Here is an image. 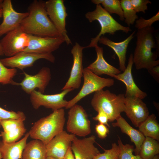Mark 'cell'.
Returning a JSON list of instances; mask_svg holds the SVG:
<instances>
[{"label": "cell", "instance_id": "14", "mask_svg": "<svg viewBox=\"0 0 159 159\" xmlns=\"http://www.w3.org/2000/svg\"><path fill=\"white\" fill-rule=\"evenodd\" d=\"M83 47L76 42L71 50L73 58V63L70 76L67 82L61 89H79L80 86L81 79L83 76L82 65Z\"/></svg>", "mask_w": 159, "mask_h": 159}, {"label": "cell", "instance_id": "20", "mask_svg": "<svg viewBox=\"0 0 159 159\" xmlns=\"http://www.w3.org/2000/svg\"><path fill=\"white\" fill-rule=\"evenodd\" d=\"M95 48L97 57L95 60L90 64L87 68L95 74L99 76L105 74L114 77L117 74L121 73L118 69L109 64L103 57V50L102 47L98 45Z\"/></svg>", "mask_w": 159, "mask_h": 159}, {"label": "cell", "instance_id": "21", "mask_svg": "<svg viewBox=\"0 0 159 159\" xmlns=\"http://www.w3.org/2000/svg\"><path fill=\"white\" fill-rule=\"evenodd\" d=\"M135 30L126 39L119 42H115L107 37L101 36L98 42L112 49L118 57L119 68L123 72L126 69V54L128 45L134 37Z\"/></svg>", "mask_w": 159, "mask_h": 159}, {"label": "cell", "instance_id": "37", "mask_svg": "<svg viewBox=\"0 0 159 159\" xmlns=\"http://www.w3.org/2000/svg\"><path fill=\"white\" fill-rule=\"evenodd\" d=\"M95 129L98 137L102 139L105 138L109 132L108 127L102 124L99 123L96 125Z\"/></svg>", "mask_w": 159, "mask_h": 159}, {"label": "cell", "instance_id": "27", "mask_svg": "<svg viewBox=\"0 0 159 159\" xmlns=\"http://www.w3.org/2000/svg\"><path fill=\"white\" fill-rule=\"evenodd\" d=\"M91 1L96 5L101 4L103 8L110 14H116L119 16L120 20H124L120 0H92Z\"/></svg>", "mask_w": 159, "mask_h": 159}, {"label": "cell", "instance_id": "9", "mask_svg": "<svg viewBox=\"0 0 159 159\" xmlns=\"http://www.w3.org/2000/svg\"><path fill=\"white\" fill-rule=\"evenodd\" d=\"M64 2L63 0H49L45 2V6L49 17L68 45L72 43L66 28L68 15Z\"/></svg>", "mask_w": 159, "mask_h": 159}, {"label": "cell", "instance_id": "7", "mask_svg": "<svg viewBox=\"0 0 159 159\" xmlns=\"http://www.w3.org/2000/svg\"><path fill=\"white\" fill-rule=\"evenodd\" d=\"M29 41V34L20 26L6 34L0 41V45L4 55L9 57L23 51Z\"/></svg>", "mask_w": 159, "mask_h": 159}, {"label": "cell", "instance_id": "13", "mask_svg": "<svg viewBox=\"0 0 159 159\" xmlns=\"http://www.w3.org/2000/svg\"><path fill=\"white\" fill-rule=\"evenodd\" d=\"M3 20L0 24V37L20 26L28 15L27 12H18L14 9L11 0H3L1 6Z\"/></svg>", "mask_w": 159, "mask_h": 159}, {"label": "cell", "instance_id": "41", "mask_svg": "<svg viewBox=\"0 0 159 159\" xmlns=\"http://www.w3.org/2000/svg\"><path fill=\"white\" fill-rule=\"evenodd\" d=\"M2 17V10L1 8L0 7V18ZM4 55L3 51L0 45V56Z\"/></svg>", "mask_w": 159, "mask_h": 159}, {"label": "cell", "instance_id": "39", "mask_svg": "<svg viewBox=\"0 0 159 159\" xmlns=\"http://www.w3.org/2000/svg\"><path fill=\"white\" fill-rule=\"evenodd\" d=\"M148 72L158 83L159 82V66H156L147 69Z\"/></svg>", "mask_w": 159, "mask_h": 159}, {"label": "cell", "instance_id": "34", "mask_svg": "<svg viewBox=\"0 0 159 159\" xmlns=\"http://www.w3.org/2000/svg\"><path fill=\"white\" fill-rule=\"evenodd\" d=\"M26 118L24 113L22 111L16 112L8 111L0 107V128L1 121L10 119H22L25 120Z\"/></svg>", "mask_w": 159, "mask_h": 159}, {"label": "cell", "instance_id": "24", "mask_svg": "<svg viewBox=\"0 0 159 159\" xmlns=\"http://www.w3.org/2000/svg\"><path fill=\"white\" fill-rule=\"evenodd\" d=\"M47 157L45 145L36 139L26 143L22 155V159H46Z\"/></svg>", "mask_w": 159, "mask_h": 159}, {"label": "cell", "instance_id": "42", "mask_svg": "<svg viewBox=\"0 0 159 159\" xmlns=\"http://www.w3.org/2000/svg\"><path fill=\"white\" fill-rule=\"evenodd\" d=\"M152 159H159V154L155 156Z\"/></svg>", "mask_w": 159, "mask_h": 159}, {"label": "cell", "instance_id": "3", "mask_svg": "<svg viewBox=\"0 0 159 159\" xmlns=\"http://www.w3.org/2000/svg\"><path fill=\"white\" fill-rule=\"evenodd\" d=\"M125 98L124 94L117 95L108 90L102 89L95 92L91 104L96 111L102 110L107 115L109 121L113 122L124 112Z\"/></svg>", "mask_w": 159, "mask_h": 159}, {"label": "cell", "instance_id": "44", "mask_svg": "<svg viewBox=\"0 0 159 159\" xmlns=\"http://www.w3.org/2000/svg\"><path fill=\"white\" fill-rule=\"evenodd\" d=\"M3 1V0H0V7H1V6Z\"/></svg>", "mask_w": 159, "mask_h": 159}, {"label": "cell", "instance_id": "43", "mask_svg": "<svg viewBox=\"0 0 159 159\" xmlns=\"http://www.w3.org/2000/svg\"><path fill=\"white\" fill-rule=\"evenodd\" d=\"M46 159H59L51 157H47Z\"/></svg>", "mask_w": 159, "mask_h": 159}, {"label": "cell", "instance_id": "17", "mask_svg": "<svg viewBox=\"0 0 159 159\" xmlns=\"http://www.w3.org/2000/svg\"><path fill=\"white\" fill-rule=\"evenodd\" d=\"M76 135L63 130L46 145L47 157L59 159L64 158Z\"/></svg>", "mask_w": 159, "mask_h": 159}, {"label": "cell", "instance_id": "25", "mask_svg": "<svg viewBox=\"0 0 159 159\" xmlns=\"http://www.w3.org/2000/svg\"><path fill=\"white\" fill-rule=\"evenodd\" d=\"M139 130L145 137L159 141V124L155 114L148 116L138 126Z\"/></svg>", "mask_w": 159, "mask_h": 159}, {"label": "cell", "instance_id": "36", "mask_svg": "<svg viewBox=\"0 0 159 159\" xmlns=\"http://www.w3.org/2000/svg\"><path fill=\"white\" fill-rule=\"evenodd\" d=\"M132 6L136 12H142L144 13L148 9L147 4H151V2L149 0H130Z\"/></svg>", "mask_w": 159, "mask_h": 159}, {"label": "cell", "instance_id": "16", "mask_svg": "<svg viewBox=\"0 0 159 159\" xmlns=\"http://www.w3.org/2000/svg\"><path fill=\"white\" fill-rule=\"evenodd\" d=\"M124 112L136 127H138L149 115L146 105L142 99L135 97H125Z\"/></svg>", "mask_w": 159, "mask_h": 159}, {"label": "cell", "instance_id": "33", "mask_svg": "<svg viewBox=\"0 0 159 159\" xmlns=\"http://www.w3.org/2000/svg\"><path fill=\"white\" fill-rule=\"evenodd\" d=\"M24 120L22 119H10L1 121V124L3 131L6 132L24 127Z\"/></svg>", "mask_w": 159, "mask_h": 159}, {"label": "cell", "instance_id": "38", "mask_svg": "<svg viewBox=\"0 0 159 159\" xmlns=\"http://www.w3.org/2000/svg\"><path fill=\"white\" fill-rule=\"evenodd\" d=\"M97 112V115L93 117V120L98 121L100 123L104 124L110 127V126L108 123L109 118L107 115L101 110L98 111Z\"/></svg>", "mask_w": 159, "mask_h": 159}, {"label": "cell", "instance_id": "2", "mask_svg": "<svg viewBox=\"0 0 159 159\" xmlns=\"http://www.w3.org/2000/svg\"><path fill=\"white\" fill-rule=\"evenodd\" d=\"M65 121L63 108L53 110L48 116L34 123L29 133L34 139L42 141L45 145L56 135L63 130Z\"/></svg>", "mask_w": 159, "mask_h": 159}, {"label": "cell", "instance_id": "8", "mask_svg": "<svg viewBox=\"0 0 159 159\" xmlns=\"http://www.w3.org/2000/svg\"><path fill=\"white\" fill-rule=\"evenodd\" d=\"M154 29L151 26L138 29L136 34V45L133 56L136 57L151 58L158 56L153 49H158V44L154 37Z\"/></svg>", "mask_w": 159, "mask_h": 159}, {"label": "cell", "instance_id": "29", "mask_svg": "<svg viewBox=\"0 0 159 159\" xmlns=\"http://www.w3.org/2000/svg\"><path fill=\"white\" fill-rule=\"evenodd\" d=\"M26 129L23 127L17 128L8 132L1 131L0 137L2 141L7 143H13L17 142L23 135Z\"/></svg>", "mask_w": 159, "mask_h": 159}, {"label": "cell", "instance_id": "30", "mask_svg": "<svg viewBox=\"0 0 159 159\" xmlns=\"http://www.w3.org/2000/svg\"><path fill=\"white\" fill-rule=\"evenodd\" d=\"M16 68H9L5 66L0 61V83L2 85H15L16 82L12 79L17 73Z\"/></svg>", "mask_w": 159, "mask_h": 159}, {"label": "cell", "instance_id": "23", "mask_svg": "<svg viewBox=\"0 0 159 159\" xmlns=\"http://www.w3.org/2000/svg\"><path fill=\"white\" fill-rule=\"evenodd\" d=\"M29 136V132L19 141L7 143L0 140V152L3 159H21L24 149Z\"/></svg>", "mask_w": 159, "mask_h": 159}, {"label": "cell", "instance_id": "12", "mask_svg": "<svg viewBox=\"0 0 159 159\" xmlns=\"http://www.w3.org/2000/svg\"><path fill=\"white\" fill-rule=\"evenodd\" d=\"M23 74V80L20 83L16 82L15 85H20L22 90L28 94H30L37 88L38 89V91L44 93L51 78L49 68L43 67L34 75L28 74L24 72Z\"/></svg>", "mask_w": 159, "mask_h": 159}, {"label": "cell", "instance_id": "5", "mask_svg": "<svg viewBox=\"0 0 159 159\" xmlns=\"http://www.w3.org/2000/svg\"><path fill=\"white\" fill-rule=\"evenodd\" d=\"M83 86L79 93L71 100L68 101L65 107L69 109L87 95L100 90L106 87H110L114 83V80L110 78H104L98 76L87 67L84 69Z\"/></svg>", "mask_w": 159, "mask_h": 159}, {"label": "cell", "instance_id": "40", "mask_svg": "<svg viewBox=\"0 0 159 159\" xmlns=\"http://www.w3.org/2000/svg\"><path fill=\"white\" fill-rule=\"evenodd\" d=\"M64 159H75L71 147L68 149L65 155Z\"/></svg>", "mask_w": 159, "mask_h": 159}, {"label": "cell", "instance_id": "10", "mask_svg": "<svg viewBox=\"0 0 159 159\" xmlns=\"http://www.w3.org/2000/svg\"><path fill=\"white\" fill-rule=\"evenodd\" d=\"M73 90L72 89H66L60 93L53 95L44 94L34 90L30 94V102L35 109L42 106L51 109L53 111L65 108L68 101L64 99V97Z\"/></svg>", "mask_w": 159, "mask_h": 159}, {"label": "cell", "instance_id": "32", "mask_svg": "<svg viewBox=\"0 0 159 159\" xmlns=\"http://www.w3.org/2000/svg\"><path fill=\"white\" fill-rule=\"evenodd\" d=\"M104 150L103 153H99L93 159H119V148L116 143H112L111 149Z\"/></svg>", "mask_w": 159, "mask_h": 159}, {"label": "cell", "instance_id": "45", "mask_svg": "<svg viewBox=\"0 0 159 159\" xmlns=\"http://www.w3.org/2000/svg\"><path fill=\"white\" fill-rule=\"evenodd\" d=\"M2 158V155H1V152H0V159H1Z\"/></svg>", "mask_w": 159, "mask_h": 159}, {"label": "cell", "instance_id": "35", "mask_svg": "<svg viewBox=\"0 0 159 159\" xmlns=\"http://www.w3.org/2000/svg\"><path fill=\"white\" fill-rule=\"evenodd\" d=\"M159 21V11L150 18L146 19L140 17L135 21V27L138 30L143 28L152 26L155 22Z\"/></svg>", "mask_w": 159, "mask_h": 159}, {"label": "cell", "instance_id": "4", "mask_svg": "<svg viewBox=\"0 0 159 159\" xmlns=\"http://www.w3.org/2000/svg\"><path fill=\"white\" fill-rule=\"evenodd\" d=\"M85 16L90 23L95 20L97 21L100 25L101 29L96 36L91 39L89 45L84 47V48L95 47L98 45L100 38L106 33L114 35L118 31L127 33L132 30L129 27L125 26L119 23L101 5H96L95 9L86 13Z\"/></svg>", "mask_w": 159, "mask_h": 159}, {"label": "cell", "instance_id": "19", "mask_svg": "<svg viewBox=\"0 0 159 159\" xmlns=\"http://www.w3.org/2000/svg\"><path fill=\"white\" fill-rule=\"evenodd\" d=\"M133 54L130 55L127 66L122 73L115 75L114 78L124 83L126 87L125 97H131L141 99L147 96V93L142 91L135 83L132 74V69L133 64Z\"/></svg>", "mask_w": 159, "mask_h": 159}, {"label": "cell", "instance_id": "15", "mask_svg": "<svg viewBox=\"0 0 159 159\" xmlns=\"http://www.w3.org/2000/svg\"><path fill=\"white\" fill-rule=\"evenodd\" d=\"M28 46L23 51L42 54L52 53L65 42L63 37H43L29 34Z\"/></svg>", "mask_w": 159, "mask_h": 159}, {"label": "cell", "instance_id": "22", "mask_svg": "<svg viewBox=\"0 0 159 159\" xmlns=\"http://www.w3.org/2000/svg\"><path fill=\"white\" fill-rule=\"evenodd\" d=\"M116 120V122L112 123V125L114 127L120 128L122 132L129 137L131 140L134 143L135 146L134 150L135 154L138 155L140 147L145 137L139 130L131 126L121 115Z\"/></svg>", "mask_w": 159, "mask_h": 159}, {"label": "cell", "instance_id": "6", "mask_svg": "<svg viewBox=\"0 0 159 159\" xmlns=\"http://www.w3.org/2000/svg\"><path fill=\"white\" fill-rule=\"evenodd\" d=\"M67 129L75 135L85 137L91 132L90 122L87 113L82 107L76 104L68 112Z\"/></svg>", "mask_w": 159, "mask_h": 159}, {"label": "cell", "instance_id": "28", "mask_svg": "<svg viewBox=\"0 0 159 159\" xmlns=\"http://www.w3.org/2000/svg\"><path fill=\"white\" fill-rule=\"evenodd\" d=\"M120 1L125 23L128 26L133 25L138 18L132 6L130 0H121Z\"/></svg>", "mask_w": 159, "mask_h": 159}, {"label": "cell", "instance_id": "11", "mask_svg": "<svg viewBox=\"0 0 159 159\" xmlns=\"http://www.w3.org/2000/svg\"><path fill=\"white\" fill-rule=\"evenodd\" d=\"M40 59H45L54 63L55 57L52 53L42 54L34 52H21L11 57L0 59L6 67L17 68L21 70L33 66L34 63Z\"/></svg>", "mask_w": 159, "mask_h": 159}, {"label": "cell", "instance_id": "31", "mask_svg": "<svg viewBox=\"0 0 159 159\" xmlns=\"http://www.w3.org/2000/svg\"><path fill=\"white\" fill-rule=\"evenodd\" d=\"M118 145L120 150L119 159H142L138 155H134V146L129 144L124 145L118 137Z\"/></svg>", "mask_w": 159, "mask_h": 159}, {"label": "cell", "instance_id": "18", "mask_svg": "<svg viewBox=\"0 0 159 159\" xmlns=\"http://www.w3.org/2000/svg\"><path fill=\"white\" fill-rule=\"evenodd\" d=\"M96 137L93 135L81 139L76 136L71 146L75 159H93L100 152L94 145Z\"/></svg>", "mask_w": 159, "mask_h": 159}, {"label": "cell", "instance_id": "1", "mask_svg": "<svg viewBox=\"0 0 159 159\" xmlns=\"http://www.w3.org/2000/svg\"><path fill=\"white\" fill-rule=\"evenodd\" d=\"M28 10V15L20 26L25 32L43 37H62L49 17L45 1H34L29 6Z\"/></svg>", "mask_w": 159, "mask_h": 159}, {"label": "cell", "instance_id": "26", "mask_svg": "<svg viewBox=\"0 0 159 159\" xmlns=\"http://www.w3.org/2000/svg\"><path fill=\"white\" fill-rule=\"evenodd\" d=\"M159 153L158 141L146 137L140 147L139 155L142 159H152Z\"/></svg>", "mask_w": 159, "mask_h": 159}]
</instances>
